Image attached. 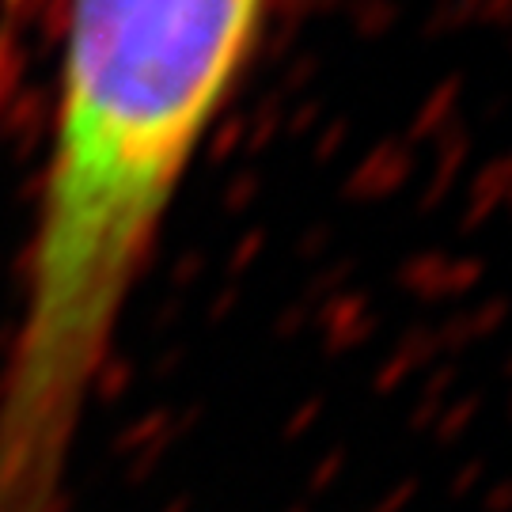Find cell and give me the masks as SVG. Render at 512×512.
Masks as SVG:
<instances>
[{
  "instance_id": "1",
  "label": "cell",
  "mask_w": 512,
  "mask_h": 512,
  "mask_svg": "<svg viewBox=\"0 0 512 512\" xmlns=\"http://www.w3.org/2000/svg\"><path fill=\"white\" fill-rule=\"evenodd\" d=\"M274 0H65L50 152L0 372V512H61L76 437L167 213Z\"/></svg>"
}]
</instances>
